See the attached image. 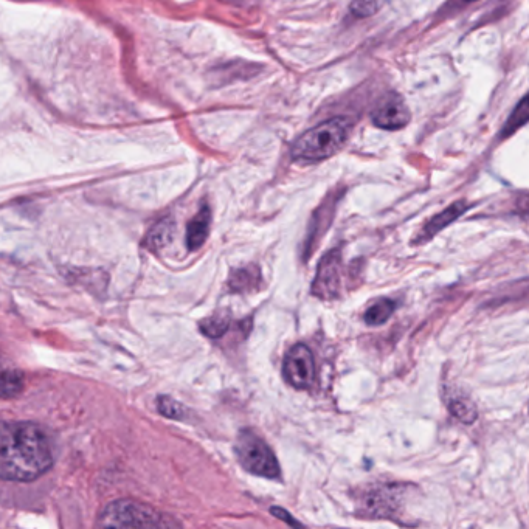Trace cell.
I'll list each match as a JSON object with an SVG mask.
<instances>
[{
  "label": "cell",
  "instance_id": "cell-5",
  "mask_svg": "<svg viewBox=\"0 0 529 529\" xmlns=\"http://www.w3.org/2000/svg\"><path fill=\"white\" fill-rule=\"evenodd\" d=\"M284 379L298 390H306L314 384L315 362L312 351L306 345H295L284 357Z\"/></svg>",
  "mask_w": 529,
  "mask_h": 529
},
{
  "label": "cell",
  "instance_id": "cell-20",
  "mask_svg": "<svg viewBox=\"0 0 529 529\" xmlns=\"http://www.w3.org/2000/svg\"><path fill=\"white\" fill-rule=\"evenodd\" d=\"M475 0H450L449 5H455V8L466 7V5L474 4Z\"/></svg>",
  "mask_w": 529,
  "mask_h": 529
},
{
  "label": "cell",
  "instance_id": "cell-18",
  "mask_svg": "<svg viewBox=\"0 0 529 529\" xmlns=\"http://www.w3.org/2000/svg\"><path fill=\"white\" fill-rule=\"evenodd\" d=\"M157 407H159V412L162 415H165L166 418L170 419H182L185 416V408L182 407V404L174 401V399L168 398V396H163L157 401Z\"/></svg>",
  "mask_w": 529,
  "mask_h": 529
},
{
  "label": "cell",
  "instance_id": "cell-11",
  "mask_svg": "<svg viewBox=\"0 0 529 529\" xmlns=\"http://www.w3.org/2000/svg\"><path fill=\"white\" fill-rule=\"evenodd\" d=\"M211 211L208 205L199 210L198 215L191 219L187 227V247L188 250H198L204 246L210 233Z\"/></svg>",
  "mask_w": 529,
  "mask_h": 529
},
{
  "label": "cell",
  "instance_id": "cell-3",
  "mask_svg": "<svg viewBox=\"0 0 529 529\" xmlns=\"http://www.w3.org/2000/svg\"><path fill=\"white\" fill-rule=\"evenodd\" d=\"M101 528H171L179 526L171 517L151 506L135 500H117L109 503L98 517Z\"/></svg>",
  "mask_w": 529,
  "mask_h": 529
},
{
  "label": "cell",
  "instance_id": "cell-7",
  "mask_svg": "<svg viewBox=\"0 0 529 529\" xmlns=\"http://www.w3.org/2000/svg\"><path fill=\"white\" fill-rule=\"evenodd\" d=\"M412 120V114L408 109L407 103L401 95L391 92L377 101L376 108L371 114V122L377 128L385 131H399Z\"/></svg>",
  "mask_w": 529,
  "mask_h": 529
},
{
  "label": "cell",
  "instance_id": "cell-8",
  "mask_svg": "<svg viewBox=\"0 0 529 529\" xmlns=\"http://www.w3.org/2000/svg\"><path fill=\"white\" fill-rule=\"evenodd\" d=\"M404 488L399 486H381L376 491H371L365 498V514L370 519H393L398 514L402 505Z\"/></svg>",
  "mask_w": 529,
  "mask_h": 529
},
{
  "label": "cell",
  "instance_id": "cell-9",
  "mask_svg": "<svg viewBox=\"0 0 529 529\" xmlns=\"http://www.w3.org/2000/svg\"><path fill=\"white\" fill-rule=\"evenodd\" d=\"M24 387V373L0 351V398H14Z\"/></svg>",
  "mask_w": 529,
  "mask_h": 529
},
{
  "label": "cell",
  "instance_id": "cell-1",
  "mask_svg": "<svg viewBox=\"0 0 529 529\" xmlns=\"http://www.w3.org/2000/svg\"><path fill=\"white\" fill-rule=\"evenodd\" d=\"M50 436L33 422L0 421V478L35 481L53 467Z\"/></svg>",
  "mask_w": 529,
  "mask_h": 529
},
{
  "label": "cell",
  "instance_id": "cell-10",
  "mask_svg": "<svg viewBox=\"0 0 529 529\" xmlns=\"http://www.w3.org/2000/svg\"><path fill=\"white\" fill-rule=\"evenodd\" d=\"M467 208H469V204L466 201H458L450 205V207H447L446 210L441 211L440 215L433 216L424 225V229H422L421 235H419L418 243H426L433 236L438 235L441 230L446 229L452 222L457 221L460 216H463Z\"/></svg>",
  "mask_w": 529,
  "mask_h": 529
},
{
  "label": "cell",
  "instance_id": "cell-14",
  "mask_svg": "<svg viewBox=\"0 0 529 529\" xmlns=\"http://www.w3.org/2000/svg\"><path fill=\"white\" fill-rule=\"evenodd\" d=\"M449 410L458 421L464 424H474L478 418V410L474 402L466 396H457L449 402Z\"/></svg>",
  "mask_w": 529,
  "mask_h": 529
},
{
  "label": "cell",
  "instance_id": "cell-15",
  "mask_svg": "<svg viewBox=\"0 0 529 529\" xmlns=\"http://www.w3.org/2000/svg\"><path fill=\"white\" fill-rule=\"evenodd\" d=\"M528 117V98L523 97L522 100H520V103L517 104V108L512 111L511 115H509L508 122H506L505 126H503V131L502 134H500V137L505 139V137H509V135L514 134L517 129H520L522 126L526 125V122H528Z\"/></svg>",
  "mask_w": 529,
  "mask_h": 529
},
{
  "label": "cell",
  "instance_id": "cell-19",
  "mask_svg": "<svg viewBox=\"0 0 529 529\" xmlns=\"http://www.w3.org/2000/svg\"><path fill=\"white\" fill-rule=\"evenodd\" d=\"M270 512H272L274 516H277L278 519L284 520V522L289 523V525H300L297 520L291 519V516H289L286 511H283V509L272 508L270 509Z\"/></svg>",
  "mask_w": 529,
  "mask_h": 529
},
{
  "label": "cell",
  "instance_id": "cell-2",
  "mask_svg": "<svg viewBox=\"0 0 529 529\" xmlns=\"http://www.w3.org/2000/svg\"><path fill=\"white\" fill-rule=\"evenodd\" d=\"M350 120L345 117L329 118L319 126L309 129L294 143L291 156L295 162L314 163L329 159L346 145L350 139Z\"/></svg>",
  "mask_w": 529,
  "mask_h": 529
},
{
  "label": "cell",
  "instance_id": "cell-13",
  "mask_svg": "<svg viewBox=\"0 0 529 529\" xmlns=\"http://www.w3.org/2000/svg\"><path fill=\"white\" fill-rule=\"evenodd\" d=\"M396 311V303L390 298H382L365 312V322L370 326H381L388 322L393 312Z\"/></svg>",
  "mask_w": 529,
  "mask_h": 529
},
{
  "label": "cell",
  "instance_id": "cell-16",
  "mask_svg": "<svg viewBox=\"0 0 529 529\" xmlns=\"http://www.w3.org/2000/svg\"><path fill=\"white\" fill-rule=\"evenodd\" d=\"M202 334L210 337V339H219L224 336L225 332L230 328V317L225 314L211 315L208 319L202 320L201 325Z\"/></svg>",
  "mask_w": 529,
  "mask_h": 529
},
{
  "label": "cell",
  "instance_id": "cell-12",
  "mask_svg": "<svg viewBox=\"0 0 529 529\" xmlns=\"http://www.w3.org/2000/svg\"><path fill=\"white\" fill-rule=\"evenodd\" d=\"M263 283L258 266L239 267L230 274L229 286L233 292H255L260 289Z\"/></svg>",
  "mask_w": 529,
  "mask_h": 529
},
{
  "label": "cell",
  "instance_id": "cell-17",
  "mask_svg": "<svg viewBox=\"0 0 529 529\" xmlns=\"http://www.w3.org/2000/svg\"><path fill=\"white\" fill-rule=\"evenodd\" d=\"M381 7L382 0H353L350 10L356 18L365 19L376 14Z\"/></svg>",
  "mask_w": 529,
  "mask_h": 529
},
{
  "label": "cell",
  "instance_id": "cell-6",
  "mask_svg": "<svg viewBox=\"0 0 529 529\" xmlns=\"http://www.w3.org/2000/svg\"><path fill=\"white\" fill-rule=\"evenodd\" d=\"M342 286V253L331 250L320 261L317 275L312 283V294L322 300L336 298Z\"/></svg>",
  "mask_w": 529,
  "mask_h": 529
},
{
  "label": "cell",
  "instance_id": "cell-4",
  "mask_svg": "<svg viewBox=\"0 0 529 529\" xmlns=\"http://www.w3.org/2000/svg\"><path fill=\"white\" fill-rule=\"evenodd\" d=\"M236 457L250 474L269 480H280L281 471L275 453L252 430H243L236 441Z\"/></svg>",
  "mask_w": 529,
  "mask_h": 529
}]
</instances>
